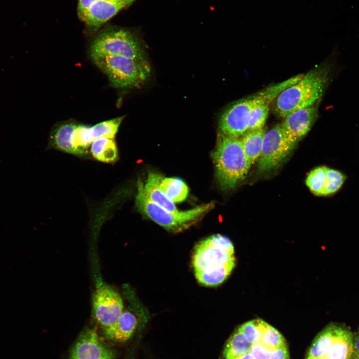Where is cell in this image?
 Returning a JSON list of instances; mask_svg holds the SVG:
<instances>
[{
	"instance_id": "6da1fadb",
	"label": "cell",
	"mask_w": 359,
	"mask_h": 359,
	"mask_svg": "<svg viewBox=\"0 0 359 359\" xmlns=\"http://www.w3.org/2000/svg\"><path fill=\"white\" fill-rule=\"evenodd\" d=\"M234 249L227 237L215 234L197 243L192 256L197 281L207 287L216 286L228 277L235 265Z\"/></svg>"
},
{
	"instance_id": "7a4b0ae2",
	"label": "cell",
	"mask_w": 359,
	"mask_h": 359,
	"mask_svg": "<svg viewBox=\"0 0 359 359\" xmlns=\"http://www.w3.org/2000/svg\"><path fill=\"white\" fill-rule=\"evenodd\" d=\"M304 75L300 74L277 83L229 106L220 115L218 129L225 135L240 137L248 131L250 116L257 106L270 103L285 89L295 84Z\"/></svg>"
},
{
	"instance_id": "3957f363",
	"label": "cell",
	"mask_w": 359,
	"mask_h": 359,
	"mask_svg": "<svg viewBox=\"0 0 359 359\" xmlns=\"http://www.w3.org/2000/svg\"><path fill=\"white\" fill-rule=\"evenodd\" d=\"M215 176L224 190L234 188L247 176L251 165L244 153L239 137L219 132L212 154Z\"/></svg>"
},
{
	"instance_id": "277c9868",
	"label": "cell",
	"mask_w": 359,
	"mask_h": 359,
	"mask_svg": "<svg viewBox=\"0 0 359 359\" xmlns=\"http://www.w3.org/2000/svg\"><path fill=\"white\" fill-rule=\"evenodd\" d=\"M329 80L327 67L319 66L310 70L278 95L275 99V113L284 118L295 111L314 105L323 96Z\"/></svg>"
},
{
	"instance_id": "5b68a950",
	"label": "cell",
	"mask_w": 359,
	"mask_h": 359,
	"mask_svg": "<svg viewBox=\"0 0 359 359\" xmlns=\"http://www.w3.org/2000/svg\"><path fill=\"white\" fill-rule=\"evenodd\" d=\"M137 187L135 205L138 210L169 231H177L187 227L214 207V203L211 202L185 211L173 212L162 208L147 198L144 191V183L140 178L137 180Z\"/></svg>"
},
{
	"instance_id": "8992f818",
	"label": "cell",
	"mask_w": 359,
	"mask_h": 359,
	"mask_svg": "<svg viewBox=\"0 0 359 359\" xmlns=\"http://www.w3.org/2000/svg\"><path fill=\"white\" fill-rule=\"evenodd\" d=\"M91 57L118 56L147 60L142 40L135 32L123 28L107 27L94 37L90 45Z\"/></svg>"
},
{
	"instance_id": "52a82bcc",
	"label": "cell",
	"mask_w": 359,
	"mask_h": 359,
	"mask_svg": "<svg viewBox=\"0 0 359 359\" xmlns=\"http://www.w3.org/2000/svg\"><path fill=\"white\" fill-rule=\"evenodd\" d=\"M91 58L94 64L107 75L112 86L116 88L139 87L151 76L147 60L111 55Z\"/></svg>"
},
{
	"instance_id": "ba28073f",
	"label": "cell",
	"mask_w": 359,
	"mask_h": 359,
	"mask_svg": "<svg viewBox=\"0 0 359 359\" xmlns=\"http://www.w3.org/2000/svg\"><path fill=\"white\" fill-rule=\"evenodd\" d=\"M295 146L285 137L280 124L266 132L258 164L259 171L264 173L276 168L289 155Z\"/></svg>"
},
{
	"instance_id": "9c48e42d",
	"label": "cell",
	"mask_w": 359,
	"mask_h": 359,
	"mask_svg": "<svg viewBox=\"0 0 359 359\" xmlns=\"http://www.w3.org/2000/svg\"><path fill=\"white\" fill-rule=\"evenodd\" d=\"M94 316L104 329L113 325L123 311L124 304L120 294L104 283L99 284L92 296Z\"/></svg>"
},
{
	"instance_id": "30bf717a",
	"label": "cell",
	"mask_w": 359,
	"mask_h": 359,
	"mask_svg": "<svg viewBox=\"0 0 359 359\" xmlns=\"http://www.w3.org/2000/svg\"><path fill=\"white\" fill-rule=\"evenodd\" d=\"M124 118V116L118 117L92 126L77 124L73 138L75 155L86 156L89 146L97 139L114 138Z\"/></svg>"
},
{
	"instance_id": "8fae6325",
	"label": "cell",
	"mask_w": 359,
	"mask_h": 359,
	"mask_svg": "<svg viewBox=\"0 0 359 359\" xmlns=\"http://www.w3.org/2000/svg\"><path fill=\"white\" fill-rule=\"evenodd\" d=\"M318 109L315 105L295 111L284 118L281 123L286 138L295 144L311 129L317 116Z\"/></svg>"
},
{
	"instance_id": "7c38bea8",
	"label": "cell",
	"mask_w": 359,
	"mask_h": 359,
	"mask_svg": "<svg viewBox=\"0 0 359 359\" xmlns=\"http://www.w3.org/2000/svg\"><path fill=\"white\" fill-rule=\"evenodd\" d=\"M115 354L102 342L96 332L90 330L77 341L70 359H114Z\"/></svg>"
},
{
	"instance_id": "4fadbf2b",
	"label": "cell",
	"mask_w": 359,
	"mask_h": 359,
	"mask_svg": "<svg viewBox=\"0 0 359 359\" xmlns=\"http://www.w3.org/2000/svg\"><path fill=\"white\" fill-rule=\"evenodd\" d=\"M126 8L125 0H96L88 8L82 20L93 30Z\"/></svg>"
},
{
	"instance_id": "5bb4252c",
	"label": "cell",
	"mask_w": 359,
	"mask_h": 359,
	"mask_svg": "<svg viewBox=\"0 0 359 359\" xmlns=\"http://www.w3.org/2000/svg\"><path fill=\"white\" fill-rule=\"evenodd\" d=\"M348 330L345 327L331 324L325 328L315 338L308 354L309 358H318L324 356L335 341Z\"/></svg>"
},
{
	"instance_id": "9a60e30c",
	"label": "cell",
	"mask_w": 359,
	"mask_h": 359,
	"mask_svg": "<svg viewBox=\"0 0 359 359\" xmlns=\"http://www.w3.org/2000/svg\"><path fill=\"white\" fill-rule=\"evenodd\" d=\"M137 325L135 316L129 311L125 310L113 325L104 329L105 335L111 341L123 342L131 338Z\"/></svg>"
},
{
	"instance_id": "2e32d148",
	"label": "cell",
	"mask_w": 359,
	"mask_h": 359,
	"mask_svg": "<svg viewBox=\"0 0 359 359\" xmlns=\"http://www.w3.org/2000/svg\"><path fill=\"white\" fill-rule=\"evenodd\" d=\"M77 125V124L71 120L57 125L50 134L51 147L75 155L73 138Z\"/></svg>"
},
{
	"instance_id": "e0dca14e",
	"label": "cell",
	"mask_w": 359,
	"mask_h": 359,
	"mask_svg": "<svg viewBox=\"0 0 359 359\" xmlns=\"http://www.w3.org/2000/svg\"><path fill=\"white\" fill-rule=\"evenodd\" d=\"M162 179L158 173L149 172L146 183L144 184V193L150 200L159 206L168 211L178 212L179 211L175 203L165 195L159 187Z\"/></svg>"
},
{
	"instance_id": "ac0fdd59",
	"label": "cell",
	"mask_w": 359,
	"mask_h": 359,
	"mask_svg": "<svg viewBox=\"0 0 359 359\" xmlns=\"http://www.w3.org/2000/svg\"><path fill=\"white\" fill-rule=\"evenodd\" d=\"M266 132L264 128L248 131L240 138L244 153L251 166L260 158Z\"/></svg>"
},
{
	"instance_id": "d6986e66",
	"label": "cell",
	"mask_w": 359,
	"mask_h": 359,
	"mask_svg": "<svg viewBox=\"0 0 359 359\" xmlns=\"http://www.w3.org/2000/svg\"><path fill=\"white\" fill-rule=\"evenodd\" d=\"M90 152L94 159L106 163L115 162L118 157L114 138L102 137L94 140L91 144Z\"/></svg>"
},
{
	"instance_id": "ffe728a7",
	"label": "cell",
	"mask_w": 359,
	"mask_h": 359,
	"mask_svg": "<svg viewBox=\"0 0 359 359\" xmlns=\"http://www.w3.org/2000/svg\"><path fill=\"white\" fill-rule=\"evenodd\" d=\"M159 187L165 195L173 202L183 201L187 197L188 188L181 179L177 178L162 179Z\"/></svg>"
},
{
	"instance_id": "44dd1931",
	"label": "cell",
	"mask_w": 359,
	"mask_h": 359,
	"mask_svg": "<svg viewBox=\"0 0 359 359\" xmlns=\"http://www.w3.org/2000/svg\"><path fill=\"white\" fill-rule=\"evenodd\" d=\"M252 344L238 329L228 339L223 351L225 359H234L250 352Z\"/></svg>"
},
{
	"instance_id": "7402d4cb",
	"label": "cell",
	"mask_w": 359,
	"mask_h": 359,
	"mask_svg": "<svg viewBox=\"0 0 359 359\" xmlns=\"http://www.w3.org/2000/svg\"><path fill=\"white\" fill-rule=\"evenodd\" d=\"M268 323L261 319H256L247 322L238 328L252 344L260 343L262 334Z\"/></svg>"
},
{
	"instance_id": "603a6c76",
	"label": "cell",
	"mask_w": 359,
	"mask_h": 359,
	"mask_svg": "<svg viewBox=\"0 0 359 359\" xmlns=\"http://www.w3.org/2000/svg\"><path fill=\"white\" fill-rule=\"evenodd\" d=\"M260 343L270 351L287 346L281 334L269 324L262 334Z\"/></svg>"
},
{
	"instance_id": "cb8c5ba5",
	"label": "cell",
	"mask_w": 359,
	"mask_h": 359,
	"mask_svg": "<svg viewBox=\"0 0 359 359\" xmlns=\"http://www.w3.org/2000/svg\"><path fill=\"white\" fill-rule=\"evenodd\" d=\"M346 177L342 172L327 167L326 181L322 195L326 196L337 192L343 185Z\"/></svg>"
},
{
	"instance_id": "d4e9b609",
	"label": "cell",
	"mask_w": 359,
	"mask_h": 359,
	"mask_svg": "<svg viewBox=\"0 0 359 359\" xmlns=\"http://www.w3.org/2000/svg\"><path fill=\"white\" fill-rule=\"evenodd\" d=\"M326 167H319L308 174L306 183L310 190L315 195H322L326 181Z\"/></svg>"
},
{
	"instance_id": "484cf974",
	"label": "cell",
	"mask_w": 359,
	"mask_h": 359,
	"mask_svg": "<svg viewBox=\"0 0 359 359\" xmlns=\"http://www.w3.org/2000/svg\"><path fill=\"white\" fill-rule=\"evenodd\" d=\"M269 104H261L252 110L250 116L248 131L264 128L269 112Z\"/></svg>"
},
{
	"instance_id": "4316f807",
	"label": "cell",
	"mask_w": 359,
	"mask_h": 359,
	"mask_svg": "<svg viewBox=\"0 0 359 359\" xmlns=\"http://www.w3.org/2000/svg\"><path fill=\"white\" fill-rule=\"evenodd\" d=\"M270 352L260 343L252 344L250 350L254 359H267Z\"/></svg>"
},
{
	"instance_id": "83f0119b",
	"label": "cell",
	"mask_w": 359,
	"mask_h": 359,
	"mask_svg": "<svg viewBox=\"0 0 359 359\" xmlns=\"http://www.w3.org/2000/svg\"><path fill=\"white\" fill-rule=\"evenodd\" d=\"M267 359H289L287 347L286 346L271 351Z\"/></svg>"
},
{
	"instance_id": "f1b7e54d",
	"label": "cell",
	"mask_w": 359,
	"mask_h": 359,
	"mask_svg": "<svg viewBox=\"0 0 359 359\" xmlns=\"http://www.w3.org/2000/svg\"><path fill=\"white\" fill-rule=\"evenodd\" d=\"M96 0H78L77 13L81 19L82 20L89 7Z\"/></svg>"
},
{
	"instance_id": "f546056e",
	"label": "cell",
	"mask_w": 359,
	"mask_h": 359,
	"mask_svg": "<svg viewBox=\"0 0 359 359\" xmlns=\"http://www.w3.org/2000/svg\"><path fill=\"white\" fill-rule=\"evenodd\" d=\"M353 354H359V335L354 338Z\"/></svg>"
},
{
	"instance_id": "4dcf8cb0",
	"label": "cell",
	"mask_w": 359,
	"mask_h": 359,
	"mask_svg": "<svg viewBox=\"0 0 359 359\" xmlns=\"http://www.w3.org/2000/svg\"><path fill=\"white\" fill-rule=\"evenodd\" d=\"M234 359H254L253 356L252 355V354L249 352L239 357H237Z\"/></svg>"
},
{
	"instance_id": "1f68e13d",
	"label": "cell",
	"mask_w": 359,
	"mask_h": 359,
	"mask_svg": "<svg viewBox=\"0 0 359 359\" xmlns=\"http://www.w3.org/2000/svg\"><path fill=\"white\" fill-rule=\"evenodd\" d=\"M136 0H125L126 1V8L131 5L134 1Z\"/></svg>"
},
{
	"instance_id": "d6a6232c",
	"label": "cell",
	"mask_w": 359,
	"mask_h": 359,
	"mask_svg": "<svg viewBox=\"0 0 359 359\" xmlns=\"http://www.w3.org/2000/svg\"><path fill=\"white\" fill-rule=\"evenodd\" d=\"M351 359H359V354H353Z\"/></svg>"
}]
</instances>
